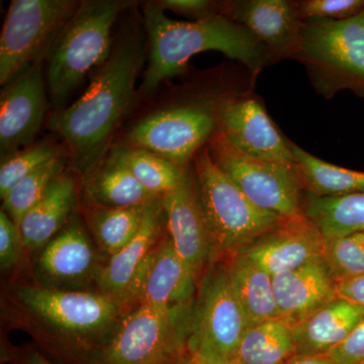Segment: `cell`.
Returning <instances> with one entry per match:
<instances>
[{
  "mask_svg": "<svg viewBox=\"0 0 364 364\" xmlns=\"http://www.w3.org/2000/svg\"><path fill=\"white\" fill-rule=\"evenodd\" d=\"M215 164L256 207L287 220L306 219L303 186L294 166L250 156L215 130L207 144Z\"/></svg>",
  "mask_w": 364,
  "mask_h": 364,
  "instance_id": "obj_6",
  "label": "cell"
},
{
  "mask_svg": "<svg viewBox=\"0 0 364 364\" xmlns=\"http://www.w3.org/2000/svg\"><path fill=\"white\" fill-rule=\"evenodd\" d=\"M21 241L20 229L1 208L0 212V267L11 269L20 260Z\"/></svg>",
  "mask_w": 364,
  "mask_h": 364,
  "instance_id": "obj_34",
  "label": "cell"
},
{
  "mask_svg": "<svg viewBox=\"0 0 364 364\" xmlns=\"http://www.w3.org/2000/svg\"><path fill=\"white\" fill-rule=\"evenodd\" d=\"M48 98L41 62L2 86L0 95V157L6 161L32 145L39 133Z\"/></svg>",
  "mask_w": 364,
  "mask_h": 364,
  "instance_id": "obj_11",
  "label": "cell"
},
{
  "mask_svg": "<svg viewBox=\"0 0 364 364\" xmlns=\"http://www.w3.org/2000/svg\"><path fill=\"white\" fill-rule=\"evenodd\" d=\"M279 318L291 328L338 298L337 282L324 258L272 277Z\"/></svg>",
  "mask_w": 364,
  "mask_h": 364,
  "instance_id": "obj_19",
  "label": "cell"
},
{
  "mask_svg": "<svg viewBox=\"0 0 364 364\" xmlns=\"http://www.w3.org/2000/svg\"><path fill=\"white\" fill-rule=\"evenodd\" d=\"M294 169L304 191L318 196H341L364 193V172L342 168L323 161L289 142Z\"/></svg>",
  "mask_w": 364,
  "mask_h": 364,
  "instance_id": "obj_26",
  "label": "cell"
},
{
  "mask_svg": "<svg viewBox=\"0 0 364 364\" xmlns=\"http://www.w3.org/2000/svg\"><path fill=\"white\" fill-rule=\"evenodd\" d=\"M149 43L148 65L140 90L150 93L163 81L186 70L189 60L200 53L218 51L253 70L264 65L267 49L245 26L222 13L193 21L172 20L157 2L143 6Z\"/></svg>",
  "mask_w": 364,
  "mask_h": 364,
  "instance_id": "obj_2",
  "label": "cell"
},
{
  "mask_svg": "<svg viewBox=\"0 0 364 364\" xmlns=\"http://www.w3.org/2000/svg\"><path fill=\"white\" fill-rule=\"evenodd\" d=\"M182 361H183V364H210L203 363V361L196 360L195 358H189L188 355L182 356Z\"/></svg>",
  "mask_w": 364,
  "mask_h": 364,
  "instance_id": "obj_40",
  "label": "cell"
},
{
  "mask_svg": "<svg viewBox=\"0 0 364 364\" xmlns=\"http://www.w3.org/2000/svg\"><path fill=\"white\" fill-rule=\"evenodd\" d=\"M65 164L64 156L51 160L18 182L2 200V210L11 217L18 229L21 220L42 200L51 182L62 174Z\"/></svg>",
  "mask_w": 364,
  "mask_h": 364,
  "instance_id": "obj_30",
  "label": "cell"
},
{
  "mask_svg": "<svg viewBox=\"0 0 364 364\" xmlns=\"http://www.w3.org/2000/svg\"><path fill=\"white\" fill-rule=\"evenodd\" d=\"M26 364H54L51 361L48 360L39 353H33L28 359Z\"/></svg>",
  "mask_w": 364,
  "mask_h": 364,
  "instance_id": "obj_39",
  "label": "cell"
},
{
  "mask_svg": "<svg viewBox=\"0 0 364 364\" xmlns=\"http://www.w3.org/2000/svg\"><path fill=\"white\" fill-rule=\"evenodd\" d=\"M131 6L128 0L80 2L49 51L48 88L56 112L65 109L85 77L109 58L114 48L112 28Z\"/></svg>",
  "mask_w": 364,
  "mask_h": 364,
  "instance_id": "obj_3",
  "label": "cell"
},
{
  "mask_svg": "<svg viewBox=\"0 0 364 364\" xmlns=\"http://www.w3.org/2000/svg\"><path fill=\"white\" fill-rule=\"evenodd\" d=\"M323 258L336 282L364 273V232L326 241Z\"/></svg>",
  "mask_w": 364,
  "mask_h": 364,
  "instance_id": "obj_32",
  "label": "cell"
},
{
  "mask_svg": "<svg viewBox=\"0 0 364 364\" xmlns=\"http://www.w3.org/2000/svg\"><path fill=\"white\" fill-rule=\"evenodd\" d=\"M198 279L179 257L168 235L153 250L136 303L162 311L193 309Z\"/></svg>",
  "mask_w": 364,
  "mask_h": 364,
  "instance_id": "obj_16",
  "label": "cell"
},
{
  "mask_svg": "<svg viewBox=\"0 0 364 364\" xmlns=\"http://www.w3.org/2000/svg\"><path fill=\"white\" fill-rule=\"evenodd\" d=\"M325 243L308 219L287 220L237 253L273 277L322 257Z\"/></svg>",
  "mask_w": 364,
  "mask_h": 364,
  "instance_id": "obj_15",
  "label": "cell"
},
{
  "mask_svg": "<svg viewBox=\"0 0 364 364\" xmlns=\"http://www.w3.org/2000/svg\"><path fill=\"white\" fill-rule=\"evenodd\" d=\"M287 364H339L329 356H294Z\"/></svg>",
  "mask_w": 364,
  "mask_h": 364,
  "instance_id": "obj_38",
  "label": "cell"
},
{
  "mask_svg": "<svg viewBox=\"0 0 364 364\" xmlns=\"http://www.w3.org/2000/svg\"><path fill=\"white\" fill-rule=\"evenodd\" d=\"M162 203L170 240L198 279L212 262L215 250L198 203L193 167L186 169L173 191L162 196Z\"/></svg>",
  "mask_w": 364,
  "mask_h": 364,
  "instance_id": "obj_14",
  "label": "cell"
},
{
  "mask_svg": "<svg viewBox=\"0 0 364 364\" xmlns=\"http://www.w3.org/2000/svg\"><path fill=\"white\" fill-rule=\"evenodd\" d=\"M336 289L338 298L364 306V273L337 282Z\"/></svg>",
  "mask_w": 364,
  "mask_h": 364,
  "instance_id": "obj_37",
  "label": "cell"
},
{
  "mask_svg": "<svg viewBox=\"0 0 364 364\" xmlns=\"http://www.w3.org/2000/svg\"><path fill=\"white\" fill-rule=\"evenodd\" d=\"M75 181L71 176L60 174L51 182L42 200L21 220L23 247H43L63 230L75 203Z\"/></svg>",
  "mask_w": 364,
  "mask_h": 364,
  "instance_id": "obj_22",
  "label": "cell"
},
{
  "mask_svg": "<svg viewBox=\"0 0 364 364\" xmlns=\"http://www.w3.org/2000/svg\"><path fill=\"white\" fill-rule=\"evenodd\" d=\"M149 207L150 205L129 208H97L88 215L91 232L100 247L109 257L136 236Z\"/></svg>",
  "mask_w": 364,
  "mask_h": 364,
  "instance_id": "obj_29",
  "label": "cell"
},
{
  "mask_svg": "<svg viewBox=\"0 0 364 364\" xmlns=\"http://www.w3.org/2000/svg\"><path fill=\"white\" fill-rule=\"evenodd\" d=\"M225 16L255 36L267 51L282 57L298 55L304 21L293 2L286 0H245L224 4Z\"/></svg>",
  "mask_w": 364,
  "mask_h": 364,
  "instance_id": "obj_17",
  "label": "cell"
},
{
  "mask_svg": "<svg viewBox=\"0 0 364 364\" xmlns=\"http://www.w3.org/2000/svg\"><path fill=\"white\" fill-rule=\"evenodd\" d=\"M157 4L163 11L169 9L182 16L195 18V21L219 14L215 13L217 4L207 0H161L157 1Z\"/></svg>",
  "mask_w": 364,
  "mask_h": 364,
  "instance_id": "obj_36",
  "label": "cell"
},
{
  "mask_svg": "<svg viewBox=\"0 0 364 364\" xmlns=\"http://www.w3.org/2000/svg\"><path fill=\"white\" fill-rule=\"evenodd\" d=\"M196 195L215 253L231 256L282 222L256 207L203 148L193 159Z\"/></svg>",
  "mask_w": 364,
  "mask_h": 364,
  "instance_id": "obj_4",
  "label": "cell"
},
{
  "mask_svg": "<svg viewBox=\"0 0 364 364\" xmlns=\"http://www.w3.org/2000/svg\"><path fill=\"white\" fill-rule=\"evenodd\" d=\"M143 40L127 35L91 74L78 100L55 112L50 126L65 142L74 167L88 174L102 162L114 133L130 111L136 80L145 63Z\"/></svg>",
  "mask_w": 364,
  "mask_h": 364,
  "instance_id": "obj_1",
  "label": "cell"
},
{
  "mask_svg": "<svg viewBox=\"0 0 364 364\" xmlns=\"http://www.w3.org/2000/svg\"><path fill=\"white\" fill-rule=\"evenodd\" d=\"M294 356L293 328L275 318L246 330L236 364H287Z\"/></svg>",
  "mask_w": 364,
  "mask_h": 364,
  "instance_id": "obj_28",
  "label": "cell"
},
{
  "mask_svg": "<svg viewBox=\"0 0 364 364\" xmlns=\"http://www.w3.org/2000/svg\"><path fill=\"white\" fill-rule=\"evenodd\" d=\"M98 257L85 228L77 221L67 225L41 254L39 268L47 279L75 282L100 272Z\"/></svg>",
  "mask_w": 364,
  "mask_h": 364,
  "instance_id": "obj_21",
  "label": "cell"
},
{
  "mask_svg": "<svg viewBox=\"0 0 364 364\" xmlns=\"http://www.w3.org/2000/svg\"><path fill=\"white\" fill-rule=\"evenodd\" d=\"M294 6L303 21L345 20L364 11V0H306Z\"/></svg>",
  "mask_w": 364,
  "mask_h": 364,
  "instance_id": "obj_33",
  "label": "cell"
},
{
  "mask_svg": "<svg viewBox=\"0 0 364 364\" xmlns=\"http://www.w3.org/2000/svg\"><path fill=\"white\" fill-rule=\"evenodd\" d=\"M85 191L98 208L146 207L159 198L144 188L128 169L109 157L87 174Z\"/></svg>",
  "mask_w": 364,
  "mask_h": 364,
  "instance_id": "obj_25",
  "label": "cell"
},
{
  "mask_svg": "<svg viewBox=\"0 0 364 364\" xmlns=\"http://www.w3.org/2000/svg\"><path fill=\"white\" fill-rule=\"evenodd\" d=\"M217 129L250 156L294 167L289 141L282 136L261 102L251 97L226 98L214 105Z\"/></svg>",
  "mask_w": 364,
  "mask_h": 364,
  "instance_id": "obj_12",
  "label": "cell"
},
{
  "mask_svg": "<svg viewBox=\"0 0 364 364\" xmlns=\"http://www.w3.org/2000/svg\"><path fill=\"white\" fill-rule=\"evenodd\" d=\"M298 55L364 85V11L345 20L304 21Z\"/></svg>",
  "mask_w": 364,
  "mask_h": 364,
  "instance_id": "obj_13",
  "label": "cell"
},
{
  "mask_svg": "<svg viewBox=\"0 0 364 364\" xmlns=\"http://www.w3.org/2000/svg\"><path fill=\"white\" fill-rule=\"evenodd\" d=\"M193 312L136 306L119 323L100 364H168L186 347Z\"/></svg>",
  "mask_w": 364,
  "mask_h": 364,
  "instance_id": "obj_8",
  "label": "cell"
},
{
  "mask_svg": "<svg viewBox=\"0 0 364 364\" xmlns=\"http://www.w3.org/2000/svg\"><path fill=\"white\" fill-rule=\"evenodd\" d=\"M364 364V363H363Z\"/></svg>",
  "mask_w": 364,
  "mask_h": 364,
  "instance_id": "obj_42",
  "label": "cell"
},
{
  "mask_svg": "<svg viewBox=\"0 0 364 364\" xmlns=\"http://www.w3.org/2000/svg\"><path fill=\"white\" fill-rule=\"evenodd\" d=\"M63 156V150L57 144L44 142L31 145L1 162L0 167V196L1 200L11 189L36 170L53 159Z\"/></svg>",
  "mask_w": 364,
  "mask_h": 364,
  "instance_id": "obj_31",
  "label": "cell"
},
{
  "mask_svg": "<svg viewBox=\"0 0 364 364\" xmlns=\"http://www.w3.org/2000/svg\"><path fill=\"white\" fill-rule=\"evenodd\" d=\"M164 227H166V218L162 198H159L150 205L136 236L100 268L97 277L98 287L102 294L114 299L122 308L130 304L136 277L161 241Z\"/></svg>",
  "mask_w": 364,
  "mask_h": 364,
  "instance_id": "obj_18",
  "label": "cell"
},
{
  "mask_svg": "<svg viewBox=\"0 0 364 364\" xmlns=\"http://www.w3.org/2000/svg\"><path fill=\"white\" fill-rule=\"evenodd\" d=\"M364 318V306L337 298L293 327L296 356H327Z\"/></svg>",
  "mask_w": 364,
  "mask_h": 364,
  "instance_id": "obj_20",
  "label": "cell"
},
{
  "mask_svg": "<svg viewBox=\"0 0 364 364\" xmlns=\"http://www.w3.org/2000/svg\"><path fill=\"white\" fill-rule=\"evenodd\" d=\"M76 0H13L0 35V85L42 61L77 11Z\"/></svg>",
  "mask_w": 364,
  "mask_h": 364,
  "instance_id": "obj_7",
  "label": "cell"
},
{
  "mask_svg": "<svg viewBox=\"0 0 364 364\" xmlns=\"http://www.w3.org/2000/svg\"><path fill=\"white\" fill-rule=\"evenodd\" d=\"M228 272L248 328L279 318L272 277L239 253L230 256Z\"/></svg>",
  "mask_w": 364,
  "mask_h": 364,
  "instance_id": "obj_23",
  "label": "cell"
},
{
  "mask_svg": "<svg viewBox=\"0 0 364 364\" xmlns=\"http://www.w3.org/2000/svg\"><path fill=\"white\" fill-rule=\"evenodd\" d=\"M215 130L214 107L179 105L144 117L129 132L124 145L149 151L188 169Z\"/></svg>",
  "mask_w": 364,
  "mask_h": 364,
  "instance_id": "obj_9",
  "label": "cell"
},
{
  "mask_svg": "<svg viewBox=\"0 0 364 364\" xmlns=\"http://www.w3.org/2000/svg\"><path fill=\"white\" fill-rule=\"evenodd\" d=\"M18 298L46 323L76 338L104 334L116 325L122 306L102 293L21 287Z\"/></svg>",
  "mask_w": 364,
  "mask_h": 364,
  "instance_id": "obj_10",
  "label": "cell"
},
{
  "mask_svg": "<svg viewBox=\"0 0 364 364\" xmlns=\"http://www.w3.org/2000/svg\"><path fill=\"white\" fill-rule=\"evenodd\" d=\"M168 364H183L182 356H179V358L174 359V360L170 361Z\"/></svg>",
  "mask_w": 364,
  "mask_h": 364,
  "instance_id": "obj_41",
  "label": "cell"
},
{
  "mask_svg": "<svg viewBox=\"0 0 364 364\" xmlns=\"http://www.w3.org/2000/svg\"><path fill=\"white\" fill-rule=\"evenodd\" d=\"M248 329L235 296L227 263L205 275L196 294L186 348L189 358L210 364H236L242 338Z\"/></svg>",
  "mask_w": 364,
  "mask_h": 364,
  "instance_id": "obj_5",
  "label": "cell"
},
{
  "mask_svg": "<svg viewBox=\"0 0 364 364\" xmlns=\"http://www.w3.org/2000/svg\"><path fill=\"white\" fill-rule=\"evenodd\" d=\"M301 207L326 241L364 232V193L318 196L303 191Z\"/></svg>",
  "mask_w": 364,
  "mask_h": 364,
  "instance_id": "obj_24",
  "label": "cell"
},
{
  "mask_svg": "<svg viewBox=\"0 0 364 364\" xmlns=\"http://www.w3.org/2000/svg\"><path fill=\"white\" fill-rule=\"evenodd\" d=\"M107 157L128 169L144 188L157 198L173 191L186 171L154 153L124 144L112 147Z\"/></svg>",
  "mask_w": 364,
  "mask_h": 364,
  "instance_id": "obj_27",
  "label": "cell"
},
{
  "mask_svg": "<svg viewBox=\"0 0 364 364\" xmlns=\"http://www.w3.org/2000/svg\"><path fill=\"white\" fill-rule=\"evenodd\" d=\"M327 356L339 364L364 363V318Z\"/></svg>",
  "mask_w": 364,
  "mask_h": 364,
  "instance_id": "obj_35",
  "label": "cell"
}]
</instances>
